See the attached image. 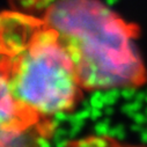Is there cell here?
<instances>
[{
	"mask_svg": "<svg viewBox=\"0 0 147 147\" xmlns=\"http://www.w3.org/2000/svg\"><path fill=\"white\" fill-rule=\"evenodd\" d=\"M0 71L24 111L44 122L74 107L82 87L67 49L44 21L0 14Z\"/></svg>",
	"mask_w": 147,
	"mask_h": 147,
	"instance_id": "obj_1",
	"label": "cell"
},
{
	"mask_svg": "<svg viewBox=\"0 0 147 147\" xmlns=\"http://www.w3.org/2000/svg\"><path fill=\"white\" fill-rule=\"evenodd\" d=\"M44 21L57 32L84 88L140 86L146 71L136 45L137 29L97 0H59Z\"/></svg>",
	"mask_w": 147,
	"mask_h": 147,
	"instance_id": "obj_2",
	"label": "cell"
},
{
	"mask_svg": "<svg viewBox=\"0 0 147 147\" xmlns=\"http://www.w3.org/2000/svg\"><path fill=\"white\" fill-rule=\"evenodd\" d=\"M38 123L21 108L6 76L0 71V134L26 133Z\"/></svg>",
	"mask_w": 147,
	"mask_h": 147,
	"instance_id": "obj_3",
	"label": "cell"
},
{
	"mask_svg": "<svg viewBox=\"0 0 147 147\" xmlns=\"http://www.w3.org/2000/svg\"><path fill=\"white\" fill-rule=\"evenodd\" d=\"M24 133L0 134V147H22Z\"/></svg>",
	"mask_w": 147,
	"mask_h": 147,
	"instance_id": "obj_4",
	"label": "cell"
}]
</instances>
